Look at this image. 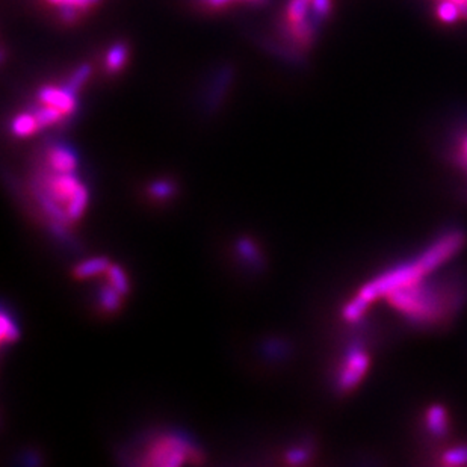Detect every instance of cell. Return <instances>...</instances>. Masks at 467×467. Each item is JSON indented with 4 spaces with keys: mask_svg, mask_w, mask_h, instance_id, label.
Returning a JSON list of instances; mask_svg holds the SVG:
<instances>
[{
    "mask_svg": "<svg viewBox=\"0 0 467 467\" xmlns=\"http://www.w3.org/2000/svg\"><path fill=\"white\" fill-rule=\"evenodd\" d=\"M37 198L55 224L68 225L84 216L89 202L85 183L73 173L48 170L38 183Z\"/></svg>",
    "mask_w": 467,
    "mask_h": 467,
    "instance_id": "cell-1",
    "label": "cell"
},
{
    "mask_svg": "<svg viewBox=\"0 0 467 467\" xmlns=\"http://www.w3.org/2000/svg\"><path fill=\"white\" fill-rule=\"evenodd\" d=\"M396 310L413 322L428 324L442 320L448 313V298L434 286L417 283L386 296Z\"/></svg>",
    "mask_w": 467,
    "mask_h": 467,
    "instance_id": "cell-2",
    "label": "cell"
},
{
    "mask_svg": "<svg viewBox=\"0 0 467 467\" xmlns=\"http://www.w3.org/2000/svg\"><path fill=\"white\" fill-rule=\"evenodd\" d=\"M141 464L147 466H180L200 463L203 455L197 446L180 434H162L148 442L139 454Z\"/></svg>",
    "mask_w": 467,
    "mask_h": 467,
    "instance_id": "cell-3",
    "label": "cell"
},
{
    "mask_svg": "<svg viewBox=\"0 0 467 467\" xmlns=\"http://www.w3.org/2000/svg\"><path fill=\"white\" fill-rule=\"evenodd\" d=\"M464 244L466 235L460 230H452L426 248L417 259L422 262L425 270L431 274L437 268L442 266L445 262H448L451 257L459 253Z\"/></svg>",
    "mask_w": 467,
    "mask_h": 467,
    "instance_id": "cell-4",
    "label": "cell"
},
{
    "mask_svg": "<svg viewBox=\"0 0 467 467\" xmlns=\"http://www.w3.org/2000/svg\"><path fill=\"white\" fill-rule=\"evenodd\" d=\"M369 354L366 353L364 348L353 346L341 366L339 379H337L339 389L342 392H351L355 389L364 379L367 369H369Z\"/></svg>",
    "mask_w": 467,
    "mask_h": 467,
    "instance_id": "cell-5",
    "label": "cell"
},
{
    "mask_svg": "<svg viewBox=\"0 0 467 467\" xmlns=\"http://www.w3.org/2000/svg\"><path fill=\"white\" fill-rule=\"evenodd\" d=\"M38 100L41 105L52 106L58 109L64 117H70L74 114L77 100H76V93L72 89L63 86V88H55V86H44L39 89L38 93Z\"/></svg>",
    "mask_w": 467,
    "mask_h": 467,
    "instance_id": "cell-6",
    "label": "cell"
},
{
    "mask_svg": "<svg viewBox=\"0 0 467 467\" xmlns=\"http://www.w3.org/2000/svg\"><path fill=\"white\" fill-rule=\"evenodd\" d=\"M47 166L56 173H73L77 168V159L73 150L65 145H53L47 152Z\"/></svg>",
    "mask_w": 467,
    "mask_h": 467,
    "instance_id": "cell-7",
    "label": "cell"
},
{
    "mask_svg": "<svg viewBox=\"0 0 467 467\" xmlns=\"http://www.w3.org/2000/svg\"><path fill=\"white\" fill-rule=\"evenodd\" d=\"M425 428L437 439L449 433V417L443 405L434 404L425 413Z\"/></svg>",
    "mask_w": 467,
    "mask_h": 467,
    "instance_id": "cell-8",
    "label": "cell"
},
{
    "mask_svg": "<svg viewBox=\"0 0 467 467\" xmlns=\"http://www.w3.org/2000/svg\"><path fill=\"white\" fill-rule=\"evenodd\" d=\"M109 266H111V262L105 259V257H94V259H88L79 263L73 270V275L79 280H88V278L106 274Z\"/></svg>",
    "mask_w": 467,
    "mask_h": 467,
    "instance_id": "cell-9",
    "label": "cell"
},
{
    "mask_svg": "<svg viewBox=\"0 0 467 467\" xmlns=\"http://www.w3.org/2000/svg\"><path fill=\"white\" fill-rule=\"evenodd\" d=\"M11 131L18 138L31 136L39 131V124L37 121V117L34 112H25L18 114L11 124Z\"/></svg>",
    "mask_w": 467,
    "mask_h": 467,
    "instance_id": "cell-10",
    "label": "cell"
},
{
    "mask_svg": "<svg viewBox=\"0 0 467 467\" xmlns=\"http://www.w3.org/2000/svg\"><path fill=\"white\" fill-rule=\"evenodd\" d=\"M127 59V46L124 43H115L106 55V68L111 73L120 72Z\"/></svg>",
    "mask_w": 467,
    "mask_h": 467,
    "instance_id": "cell-11",
    "label": "cell"
},
{
    "mask_svg": "<svg viewBox=\"0 0 467 467\" xmlns=\"http://www.w3.org/2000/svg\"><path fill=\"white\" fill-rule=\"evenodd\" d=\"M18 336L20 331L15 321L8 315L6 310H4L2 317H0V337H2V343L4 345L14 343L18 339Z\"/></svg>",
    "mask_w": 467,
    "mask_h": 467,
    "instance_id": "cell-12",
    "label": "cell"
},
{
    "mask_svg": "<svg viewBox=\"0 0 467 467\" xmlns=\"http://www.w3.org/2000/svg\"><path fill=\"white\" fill-rule=\"evenodd\" d=\"M35 117H37V121L39 124V129H46L48 126H53L58 121H61L64 115L58 111V109L52 107V106H46L41 105L39 107H37L34 111Z\"/></svg>",
    "mask_w": 467,
    "mask_h": 467,
    "instance_id": "cell-13",
    "label": "cell"
},
{
    "mask_svg": "<svg viewBox=\"0 0 467 467\" xmlns=\"http://www.w3.org/2000/svg\"><path fill=\"white\" fill-rule=\"evenodd\" d=\"M123 296L124 295H121L109 283L100 291V295H98V298H100V304L106 312H115L120 309Z\"/></svg>",
    "mask_w": 467,
    "mask_h": 467,
    "instance_id": "cell-14",
    "label": "cell"
},
{
    "mask_svg": "<svg viewBox=\"0 0 467 467\" xmlns=\"http://www.w3.org/2000/svg\"><path fill=\"white\" fill-rule=\"evenodd\" d=\"M105 275L107 277V283L112 287H115V289L121 295H126L129 292V278L120 266L111 263V266H109V270Z\"/></svg>",
    "mask_w": 467,
    "mask_h": 467,
    "instance_id": "cell-15",
    "label": "cell"
},
{
    "mask_svg": "<svg viewBox=\"0 0 467 467\" xmlns=\"http://www.w3.org/2000/svg\"><path fill=\"white\" fill-rule=\"evenodd\" d=\"M312 0H292L289 8H287V20L292 25H298L304 22V18L309 13V4Z\"/></svg>",
    "mask_w": 467,
    "mask_h": 467,
    "instance_id": "cell-16",
    "label": "cell"
},
{
    "mask_svg": "<svg viewBox=\"0 0 467 467\" xmlns=\"http://www.w3.org/2000/svg\"><path fill=\"white\" fill-rule=\"evenodd\" d=\"M437 15H439L445 23H454L461 15L460 5L454 2V0H445V2H442L439 8H437Z\"/></svg>",
    "mask_w": 467,
    "mask_h": 467,
    "instance_id": "cell-17",
    "label": "cell"
},
{
    "mask_svg": "<svg viewBox=\"0 0 467 467\" xmlns=\"http://www.w3.org/2000/svg\"><path fill=\"white\" fill-rule=\"evenodd\" d=\"M236 250H237V253L241 254L242 259L246 261V263L254 265L256 262L261 261L259 248L256 246V244L251 239H246V237H244V239H241L239 242H237Z\"/></svg>",
    "mask_w": 467,
    "mask_h": 467,
    "instance_id": "cell-18",
    "label": "cell"
},
{
    "mask_svg": "<svg viewBox=\"0 0 467 467\" xmlns=\"http://www.w3.org/2000/svg\"><path fill=\"white\" fill-rule=\"evenodd\" d=\"M442 464L445 466H463L467 464V445L455 446L442 455Z\"/></svg>",
    "mask_w": 467,
    "mask_h": 467,
    "instance_id": "cell-19",
    "label": "cell"
},
{
    "mask_svg": "<svg viewBox=\"0 0 467 467\" xmlns=\"http://www.w3.org/2000/svg\"><path fill=\"white\" fill-rule=\"evenodd\" d=\"M89 74H91V67L86 65V64L81 65L79 68H76V72L72 74V77L68 79V82H67L65 86L72 89V91L77 93V89L88 81Z\"/></svg>",
    "mask_w": 467,
    "mask_h": 467,
    "instance_id": "cell-20",
    "label": "cell"
},
{
    "mask_svg": "<svg viewBox=\"0 0 467 467\" xmlns=\"http://www.w3.org/2000/svg\"><path fill=\"white\" fill-rule=\"evenodd\" d=\"M174 192V186L170 182L157 180L150 188H148V194H150L156 200H165V198L171 197Z\"/></svg>",
    "mask_w": 467,
    "mask_h": 467,
    "instance_id": "cell-21",
    "label": "cell"
},
{
    "mask_svg": "<svg viewBox=\"0 0 467 467\" xmlns=\"http://www.w3.org/2000/svg\"><path fill=\"white\" fill-rule=\"evenodd\" d=\"M47 2L59 8H73L76 11H79V9H88L96 6L100 0H47Z\"/></svg>",
    "mask_w": 467,
    "mask_h": 467,
    "instance_id": "cell-22",
    "label": "cell"
},
{
    "mask_svg": "<svg viewBox=\"0 0 467 467\" xmlns=\"http://www.w3.org/2000/svg\"><path fill=\"white\" fill-rule=\"evenodd\" d=\"M286 461L289 464H303L307 461V459L310 456V451L307 448H292L286 452Z\"/></svg>",
    "mask_w": 467,
    "mask_h": 467,
    "instance_id": "cell-23",
    "label": "cell"
},
{
    "mask_svg": "<svg viewBox=\"0 0 467 467\" xmlns=\"http://www.w3.org/2000/svg\"><path fill=\"white\" fill-rule=\"evenodd\" d=\"M312 6L317 17H325L330 11V0H312Z\"/></svg>",
    "mask_w": 467,
    "mask_h": 467,
    "instance_id": "cell-24",
    "label": "cell"
},
{
    "mask_svg": "<svg viewBox=\"0 0 467 467\" xmlns=\"http://www.w3.org/2000/svg\"><path fill=\"white\" fill-rule=\"evenodd\" d=\"M209 5H212V6H223L225 4L230 2V0H207Z\"/></svg>",
    "mask_w": 467,
    "mask_h": 467,
    "instance_id": "cell-25",
    "label": "cell"
},
{
    "mask_svg": "<svg viewBox=\"0 0 467 467\" xmlns=\"http://www.w3.org/2000/svg\"><path fill=\"white\" fill-rule=\"evenodd\" d=\"M454 2H456V4H459V5L461 6V5H466V4H467V0H454Z\"/></svg>",
    "mask_w": 467,
    "mask_h": 467,
    "instance_id": "cell-26",
    "label": "cell"
},
{
    "mask_svg": "<svg viewBox=\"0 0 467 467\" xmlns=\"http://www.w3.org/2000/svg\"><path fill=\"white\" fill-rule=\"evenodd\" d=\"M464 152H466V156H467V141H466V145H464Z\"/></svg>",
    "mask_w": 467,
    "mask_h": 467,
    "instance_id": "cell-27",
    "label": "cell"
}]
</instances>
